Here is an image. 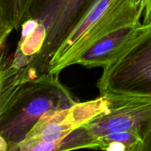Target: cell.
Listing matches in <instances>:
<instances>
[{
  "instance_id": "5",
  "label": "cell",
  "mask_w": 151,
  "mask_h": 151,
  "mask_svg": "<svg viewBox=\"0 0 151 151\" xmlns=\"http://www.w3.org/2000/svg\"><path fill=\"white\" fill-rule=\"evenodd\" d=\"M103 69L97 83L101 95L151 97V24L144 25L123 55Z\"/></svg>"
},
{
  "instance_id": "13",
  "label": "cell",
  "mask_w": 151,
  "mask_h": 151,
  "mask_svg": "<svg viewBox=\"0 0 151 151\" xmlns=\"http://www.w3.org/2000/svg\"><path fill=\"white\" fill-rule=\"evenodd\" d=\"M8 147L5 140L0 135V151H7Z\"/></svg>"
},
{
  "instance_id": "12",
  "label": "cell",
  "mask_w": 151,
  "mask_h": 151,
  "mask_svg": "<svg viewBox=\"0 0 151 151\" xmlns=\"http://www.w3.org/2000/svg\"><path fill=\"white\" fill-rule=\"evenodd\" d=\"M141 151H151V128L143 139Z\"/></svg>"
},
{
  "instance_id": "3",
  "label": "cell",
  "mask_w": 151,
  "mask_h": 151,
  "mask_svg": "<svg viewBox=\"0 0 151 151\" xmlns=\"http://www.w3.org/2000/svg\"><path fill=\"white\" fill-rule=\"evenodd\" d=\"M142 0H94L50 60L48 73L58 75L77 65L79 59L100 40L130 25L142 24Z\"/></svg>"
},
{
  "instance_id": "4",
  "label": "cell",
  "mask_w": 151,
  "mask_h": 151,
  "mask_svg": "<svg viewBox=\"0 0 151 151\" xmlns=\"http://www.w3.org/2000/svg\"><path fill=\"white\" fill-rule=\"evenodd\" d=\"M103 96L109 98L107 110L70 134L72 150L96 149L97 139L125 131L139 134L143 141L150 130L151 97L121 94Z\"/></svg>"
},
{
  "instance_id": "14",
  "label": "cell",
  "mask_w": 151,
  "mask_h": 151,
  "mask_svg": "<svg viewBox=\"0 0 151 151\" xmlns=\"http://www.w3.org/2000/svg\"><path fill=\"white\" fill-rule=\"evenodd\" d=\"M3 81H4V67L0 66V90L2 86Z\"/></svg>"
},
{
  "instance_id": "11",
  "label": "cell",
  "mask_w": 151,
  "mask_h": 151,
  "mask_svg": "<svg viewBox=\"0 0 151 151\" xmlns=\"http://www.w3.org/2000/svg\"><path fill=\"white\" fill-rule=\"evenodd\" d=\"M144 7L143 12V22L144 25L151 24V0H142Z\"/></svg>"
},
{
  "instance_id": "8",
  "label": "cell",
  "mask_w": 151,
  "mask_h": 151,
  "mask_svg": "<svg viewBox=\"0 0 151 151\" xmlns=\"http://www.w3.org/2000/svg\"><path fill=\"white\" fill-rule=\"evenodd\" d=\"M41 0H0L6 22L13 29H20L32 17Z\"/></svg>"
},
{
  "instance_id": "7",
  "label": "cell",
  "mask_w": 151,
  "mask_h": 151,
  "mask_svg": "<svg viewBox=\"0 0 151 151\" xmlns=\"http://www.w3.org/2000/svg\"><path fill=\"white\" fill-rule=\"evenodd\" d=\"M144 27L143 24L130 25L109 34L91 47L77 65L91 68L108 67L129 48Z\"/></svg>"
},
{
  "instance_id": "2",
  "label": "cell",
  "mask_w": 151,
  "mask_h": 151,
  "mask_svg": "<svg viewBox=\"0 0 151 151\" xmlns=\"http://www.w3.org/2000/svg\"><path fill=\"white\" fill-rule=\"evenodd\" d=\"M94 0H41L22 25L12 64L34 75L48 73L50 60Z\"/></svg>"
},
{
  "instance_id": "1",
  "label": "cell",
  "mask_w": 151,
  "mask_h": 151,
  "mask_svg": "<svg viewBox=\"0 0 151 151\" xmlns=\"http://www.w3.org/2000/svg\"><path fill=\"white\" fill-rule=\"evenodd\" d=\"M4 67V66H3ZM70 90L58 75H31L24 67H4L0 90V135L7 150H17L44 115L75 104Z\"/></svg>"
},
{
  "instance_id": "9",
  "label": "cell",
  "mask_w": 151,
  "mask_h": 151,
  "mask_svg": "<svg viewBox=\"0 0 151 151\" xmlns=\"http://www.w3.org/2000/svg\"><path fill=\"white\" fill-rule=\"evenodd\" d=\"M142 139L130 131L116 133L100 137L95 141L96 149L104 150L141 151Z\"/></svg>"
},
{
  "instance_id": "10",
  "label": "cell",
  "mask_w": 151,
  "mask_h": 151,
  "mask_svg": "<svg viewBox=\"0 0 151 151\" xmlns=\"http://www.w3.org/2000/svg\"><path fill=\"white\" fill-rule=\"evenodd\" d=\"M13 29V28L8 24V23L6 22L5 19H4L1 2H0V49L5 42L6 39Z\"/></svg>"
},
{
  "instance_id": "6",
  "label": "cell",
  "mask_w": 151,
  "mask_h": 151,
  "mask_svg": "<svg viewBox=\"0 0 151 151\" xmlns=\"http://www.w3.org/2000/svg\"><path fill=\"white\" fill-rule=\"evenodd\" d=\"M109 98L100 96L95 100L76 103L44 115L27 135L17 150H59L62 142L72 133L104 113Z\"/></svg>"
}]
</instances>
